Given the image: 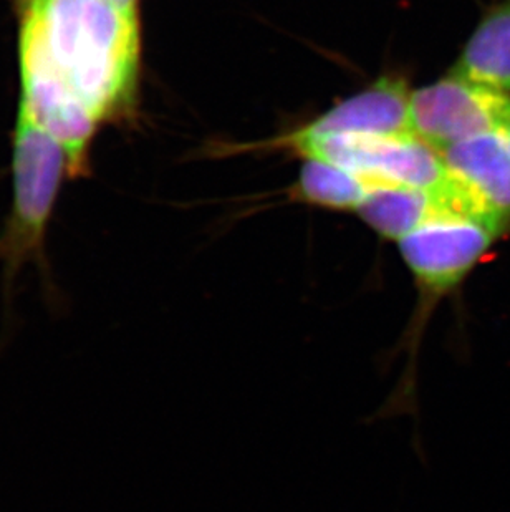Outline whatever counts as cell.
I'll return each mask as SVG.
<instances>
[{"label": "cell", "mask_w": 510, "mask_h": 512, "mask_svg": "<svg viewBox=\"0 0 510 512\" xmlns=\"http://www.w3.org/2000/svg\"><path fill=\"white\" fill-rule=\"evenodd\" d=\"M17 17L19 105L68 156L70 176L90 171L103 126L135 118L141 17L111 0H10Z\"/></svg>", "instance_id": "6da1fadb"}, {"label": "cell", "mask_w": 510, "mask_h": 512, "mask_svg": "<svg viewBox=\"0 0 510 512\" xmlns=\"http://www.w3.org/2000/svg\"><path fill=\"white\" fill-rule=\"evenodd\" d=\"M12 203L0 228V292L2 334L0 347L15 325V295L20 272L34 266L42 299L50 315L67 314L70 302L53 274L47 239L58 196L70 176L68 156L55 136L34 116L17 105L12 133Z\"/></svg>", "instance_id": "7a4b0ae2"}, {"label": "cell", "mask_w": 510, "mask_h": 512, "mask_svg": "<svg viewBox=\"0 0 510 512\" xmlns=\"http://www.w3.org/2000/svg\"><path fill=\"white\" fill-rule=\"evenodd\" d=\"M501 236L502 232L476 219L439 214L398 241L401 257L413 274L418 297L403 335L408 363L403 382L391 401L393 408L413 406L416 355L434 309L466 281Z\"/></svg>", "instance_id": "3957f363"}, {"label": "cell", "mask_w": 510, "mask_h": 512, "mask_svg": "<svg viewBox=\"0 0 510 512\" xmlns=\"http://www.w3.org/2000/svg\"><path fill=\"white\" fill-rule=\"evenodd\" d=\"M304 158L328 161L357 173L381 188L436 189L448 183L451 171L441 151L414 133L337 135L290 146Z\"/></svg>", "instance_id": "277c9868"}, {"label": "cell", "mask_w": 510, "mask_h": 512, "mask_svg": "<svg viewBox=\"0 0 510 512\" xmlns=\"http://www.w3.org/2000/svg\"><path fill=\"white\" fill-rule=\"evenodd\" d=\"M510 95L449 75L411 93L409 128L438 151L472 136L501 131Z\"/></svg>", "instance_id": "5b68a950"}, {"label": "cell", "mask_w": 510, "mask_h": 512, "mask_svg": "<svg viewBox=\"0 0 510 512\" xmlns=\"http://www.w3.org/2000/svg\"><path fill=\"white\" fill-rule=\"evenodd\" d=\"M411 93L403 78L383 77L277 141L287 146L337 135L409 133Z\"/></svg>", "instance_id": "8992f818"}, {"label": "cell", "mask_w": 510, "mask_h": 512, "mask_svg": "<svg viewBox=\"0 0 510 512\" xmlns=\"http://www.w3.org/2000/svg\"><path fill=\"white\" fill-rule=\"evenodd\" d=\"M441 155L449 171L509 229L510 145L504 133L472 136L448 146Z\"/></svg>", "instance_id": "52a82bcc"}, {"label": "cell", "mask_w": 510, "mask_h": 512, "mask_svg": "<svg viewBox=\"0 0 510 512\" xmlns=\"http://www.w3.org/2000/svg\"><path fill=\"white\" fill-rule=\"evenodd\" d=\"M451 75L491 92L509 95L510 0H502L482 17Z\"/></svg>", "instance_id": "ba28073f"}, {"label": "cell", "mask_w": 510, "mask_h": 512, "mask_svg": "<svg viewBox=\"0 0 510 512\" xmlns=\"http://www.w3.org/2000/svg\"><path fill=\"white\" fill-rule=\"evenodd\" d=\"M441 188L375 189L361 203L357 214L378 236L398 242L429 219L451 214L444 208Z\"/></svg>", "instance_id": "9c48e42d"}, {"label": "cell", "mask_w": 510, "mask_h": 512, "mask_svg": "<svg viewBox=\"0 0 510 512\" xmlns=\"http://www.w3.org/2000/svg\"><path fill=\"white\" fill-rule=\"evenodd\" d=\"M305 160L292 193L300 203L357 213L361 203L373 191L365 178L347 168L315 158Z\"/></svg>", "instance_id": "30bf717a"}, {"label": "cell", "mask_w": 510, "mask_h": 512, "mask_svg": "<svg viewBox=\"0 0 510 512\" xmlns=\"http://www.w3.org/2000/svg\"><path fill=\"white\" fill-rule=\"evenodd\" d=\"M113 4L118 5L120 9L126 10L133 15L141 17V0H111Z\"/></svg>", "instance_id": "8fae6325"}, {"label": "cell", "mask_w": 510, "mask_h": 512, "mask_svg": "<svg viewBox=\"0 0 510 512\" xmlns=\"http://www.w3.org/2000/svg\"><path fill=\"white\" fill-rule=\"evenodd\" d=\"M501 131L504 133V136H506L510 145V105L509 108H507L506 116H504V123H502Z\"/></svg>", "instance_id": "7c38bea8"}]
</instances>
